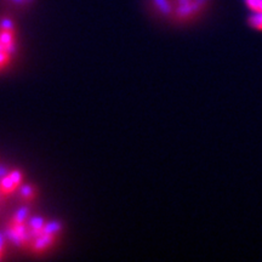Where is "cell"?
Wrapping results in <instances>:
<instances>
[{
	"mask_svg": "<svg viewBox=\"0 0 262 262\" xmlns=\"http://www.w3.org/2000/svg\"><path fill=\"white\" fill-rule=\"evenodd\" d=\"M3 233L10 244L22 251L41 255L50 251L60 241L61 222L45 220L41 216L32 214L28 205L22 204L5 221Z\"/></svg>",
	"mask_w": 262,
	"mask_h": 262,
	"instance_id": "6da1fadb",
	"label": "cell"
},
{
	"mask_svg": "<svg viewBox=\"0 0 262 262\" xmlns=\"http://www.w3.org/2000/svg\"><path fill=\"white\" fill-rule=\"evenodd\" d=\"M18 51V29L10 17L0 18V73L8 70Z\"/></svg>",
	"mask_w": 262,
	"mask_h": 262,
	"instance_id": "7a4b0ae2",
	"label": "cell"
},
{
	"mask_svg": "<svg viewBox=\"0 0 262 262\" xmlns=\"http://www.w3.org/2000/svg\"><path fill=\"white\" fill-rule=\"evenodd\" d=\"M206 2L208 0H153L158 11L176 21L192 18L204 9Z\"/></svg>",
	"mask_w": 262,
	"mask_h": 262,
	"instance_id": "3957f363",
	"label": "cell"
},
{
	"mask_svg": "<svg viewBox=\"0 0 262 262\" xmlns=\"http://www.w3.org/2000/svg\"><path fill=\"white\" fill-rule=\"evenodd\" d=\"M25 183L24 172L19 169H6L0 165V208L12 195L17 194Z\"/></svg>",
	"mask_w": 262,
	"mask_h": 262,
	"instance_id": "277c9868",
	"label": "cell"
},
{
	"mask_svg": "<svg viewBox=\"0 0 262 262\" xmlns=\"http://www.w3.org/2000/svg\"><path fill=\"white\" fill-rule=\"evenodd\" d=\"M18 198L21 201V204L29 205L37 199L38 196V188L35 186H33L32 183H24L22 187L18 191Z\"/></svg>",
	"mask_w": 262,
	"mask_h": 262,
	"instance_id": "5b68a950",
	"label": "cell"
},
{
	"mask_svg": "<svg viewBox=\"0 0 262 262\" xmlns=\"http://www.w3.org/2000/svg\"><path fill=\"white\" fill-rule=\"evenodd\" d=\"M244 4L250 10L251 14H261L262 0H244Z\"/></svg>",
	"mask_w": 262,
	"mask_h": 262,
	"instance_id": "8992f818",
	"label": "cell"
},
{
	"mask_svg": "<svg viewBox=\"0 0 262 262\" xmlns=\"http://www.w3.org/2000/svg\"><path fill=\"white\" fill-rule=\"evenodd\" d=\"M249 24L256 31H262V12L261 14H251L249 17Z\"/></svg>",
	"mask_w": 262,
	"mask_h": 262,
	"instance_id": "52a82bcc",
	"label": "cell"
},
{
	"mask_svg": "<svg viewBox=\"0 0 262 262\" xmlns=\"http://www.w3.org/2000/svg\"><path fill=\"white\" fill-rule=\"evenodd\" d=\"M9 241L6 239L5 234L3 232H0V260H3L5 256L6 251H8V245H9Z\"/></svg>",
	"mask_w": 262,
	"mask_h": 262,
	"instance_id": "ba28073f",
	"label": "cell"
},
{
	"mask_svg": "<svg viewBox=\"0 0 262 262\" xmlns=\"http://www.w3.org/2000/svg\"><path fill=\"white\" fill-rule=\"evenodd\" d=\"M9 3H11V4L14 5H17V6H26L28 5L29 3H32L33 0H8Z\"/></svg>",
	"mask_w": 262,
	"mask_h": 262,
	"instance_id": "9c48e42d",
	"label": "cell"
}]
</instances>
